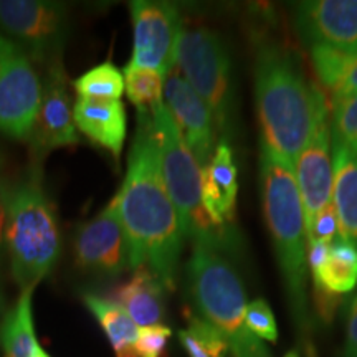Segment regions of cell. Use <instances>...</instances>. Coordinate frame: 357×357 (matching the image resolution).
<instances>
[{
    "mask_svg": "<svg viewBox=\"0 0 357 357\" xmlns=\"http://www.w3.org/2000/svg\"><path fill=\"white\" fill-rule=\"evenodd\" d=\"M116 197L126 235L129 268L147 266L167 291H174L184 235L164 184L151 113L137 111L126 176Z\"/></svg>",
    "mask_w": 357,
    "mask_h": 357,
    "instance_id": "6da1fadb",
    "label": "cell"
},
{
    "mask_svg": "<svg viewBox=\"0 0 357 357\" xmlns=\"http://www.w3.org/2000/svg\"><path fill=\"white\" fill-rule=\"evenodd\" d=\"M255 101L263 146L294 169L326 102L323 91L307 83L291 52L266 43L255 61Z\"/></svg>",
    "mask_w": 357,
    "mask_h": 357,
    "instance_id": "7a4b0ae2",
    "label": "cell"
},
{
    "mask_svg": "<svg viewBox=\"0 0 357 357\" xmlns=\"http://www.w3.org/2000/svg\"><path fill=\"white\" fill-rule=\"evenodd\" d=\"M6 234L10 273L17 287H38L61 257L60 220L50 192L43 181L42 166L30 167L3 184Z\"/></svg>",
    "mask_w": 357,
    "mask_h": 357,
    "instance_id": "3957f363",
    "label": "cell"
},
{
    "mask_svg": "<svg viewBox=\"0 0 357 357\" xmlns=\"http://www.w3.org/2000/svg\"><path fill=\"white\" fill-rule=\"evenodd\" d=\"M263 208L287 288L289 310L310 351L311 319L306 298V223L294 169L261 147Z\"/></svg>",
    "mask_w": 357,
    "mask_h": 357,
    "instance_id": "277c9868",
    "label": "cell"
},
{
    "mask_svg": "<svg viewBox=\"0 0 357 357\" xmlns=\"http://www.w3.org/2000/svg\"><path fill=\"white\" fill-rule=\"evenodd\" d=\"M153 131L158 142L160 171L167 194L176 207L184 238L222 253L238 255L242 240L236 229H222L202 202V167L192 154L167 106L151 111Z\"/></svg>",
    "mask_w": 357,
    "mask_h": 357,
    "instance_id": "5b68a950",
    "label": "cell"
},
{
    "mask_svg": "<svg viewBox=\"0 0 357 357\" xmlns=\"http://www.w3.org/2000/svg\"><path fill=\"white\" fill-rule=\"evenodd\" d=\"M187 287L200 318L229 342L234 357H270L263 341L247 328V294L242 280L227 258L194 243L185 266Z\"/></svg>",
    "mask_w": 357,
    "mask_h": 357,
    "instance_id": "8992f818",
    "label": "cell"
},
{
    "mask_svg": "<svg viewBox=\"0 0 357 357\" xmlns=\"http://www.w3.org/2000/svg\"><path fill=\"white\" fill-rule=\"evenodd\" d=\"M176 68L205 101L217 134L229 139L235 132V88L231 60L222 35L211 29H182L176 48Z\"/></svg>",
    "mask_w": 357,
    "mask_h": 357,
    "instance_id": "52a82bcc",
    "label": "cell"
},
{
    "mask_svg": "<svg viewBox=\"0 0 357 357\" xmlns=\"http://www.w3.org/2000/svg\"><path fill=\"white\" fill-rule=\"evenodd\" d=\"M0 33L35 65L47 68L61 61L71 35V12L55 0H0Z\"/></svg>",
    "mask_w": 357,
    "mask_h": 357,
    "instance_id": "ba28073f",
    "label": "cell"
},
{
    "mask_svg": "<svg viewBox=\"0 0 357 357\" xmlns=\"http://www.w3.org/2000/svg\"><path fill=\"white\" fill-rule=\"evenodd\" d=\"M42 98V78L24 48L0 33V134L29 141Z\"/></svg>",
    "mask_w": 357,
    "mask_h": 357,
    "instance_id": "9c48e42d",
    "label": "cell"
},
{
    "mask_svg": "<svg viewBox=\"0 0 357 357\" xmlns=\"http://www.w3.org/2000/svg\"><path fill=\"white\" fill-rule=\"evenodd\" d=\"M132 56L128 65L154 70L167 78L176 66V48L182 32L178 8L160 0H134Z\"/></svg>",
    "mask_w": 357,
    "mask_h": 357,
    "instance_id": "30bf717a",
    "label": "cell"
},
{
    "mask_svg": "<svg viewBox=\"0 0 357 357\" xmlns=\"http://www.w3.org/2000/svg\"><path fill=\"white\" fill-rule=\"evenodd\" d=\"M73 261L79 271L100 278H116L129 270L126 235L116 195L95 217L77 227Z\"/></svg>",
    "mask_w": 357,
    "mask_h": 357,
    "instance_id": "8fae6325",
    "label": "cell"
},
{
    "mask_svg": "<svg viewBox=\"0 0 357 357\" xmlns=\"http://www.w3.org/2000/svg\"><path fill=\"white\" fill-rule=\"evenodd\" d=\"M68 77L63 61L45 68L42 98L29 137L32 164L42 166L45 158L56 149L79 144V134L73 118V105L68 91Z\"/></svg>",
    "mask_w": 357,
    "mask_h": 357,
    "instance_id": "7c38bea8",
    "label": "cell"
},
{
    "mask_svg": "<svg viewBox=\"0 0 357 357\" xmlns=\"http://www.w3.org/2000/svg\"><path fill=\"white\" fill-rule=\"evenodd\" d=\"M294 177L307 227L316 213L333 202L334 167L331 164V126L328 102H324L316 114L310 139L294 164Z\"/></svg>",
    "mask_w": 357,
    "mask_h": 357,
    "instance_id": "4fadbf2b",
    "label": "cell"
},
{
    "mask_svg": "<svg viewBox=\"0 0 357 357\" xmlns=\"http://www.w3.org/2000/svg\"><path fill=\"white\" fill-rule=\"evenodd\" d=\"M164 100L192 154L199 160L200 167H205L217 147L215 123L208 106L178 73L176 66L164 83Z\"/></svg>",
    "mask_w": 357,
    "mask_h": 357,
    "instance_id": "5bb4252c",
    "label": "cell"
},
{
    "mask_svg": "<svg viewBox=\"0 0 357 357\" xmlns=\"http://www.w3.org/2000/svg\"><path fill=\"white\" fill-rule=\"evenodd\" d=\"M294 24L310 45L357 55V0H312L294 8Z\"/></svg>",
    "mask_w": 357,
    "mask_h": 357,
    "instance_id": "9a60e30c",
    "label": "cell"
},
{
    "mask_svg": "<svg viewBox=\"0 0 357 357\" xmlns=\"http://www.w3.org/2000/svg\"><path fill=\"white\" fill-rule=\"evenodd\" d=\"M238 194V169L234 151L220 141L212 159L202 167V202L212 220L222 229H236L235 205Z\"/></svg>",
    "mask_w": 357,
    "mask_h": 357,
    "instance_id": "2e32d148",
    "label": "cell"
},
{
    "mask_svg": "<svg viewBox=\"0 0 357 357\" xmlns=\"http://www.w3.org/2000/svg\"><path fill=\"white\" fill-rule=\"evenodd\" d=\"M73 118L79 132L119 160L128 136V114L121 100L78 98Z\"/></svg>",
    "mask_w": 357,
    "mask_h": 357,
    "instance_id": "e0dca14e",
    "label": "cell"
},
{
    "mask_svg": "<svg viewBox=\"0 0 357 357\" xmlns=\"http://www.w3.org/2000/svg\"><path fill=\"white\" fill-rule=\"evenodd\" d=\"M166 291L158 276L147 266L132 270V276L118 284L109 300L118 303L131 316L137 328L160 324L166 314Z\"/></svg>",
    "mask_w": 357,
    "mask_h": 357,
    "instance_id": "ac0fdd59",
    "label": "cell"
},
{
    "mask_svg": "<svg viewBox=\"0 0 357 357\" xmlns=\"http://www.w3.org/2000/svg\"><path fill=\"white\" fill-rule=\"evenodd\" d=\"M334 146V207L339 235L357 248V154L341 144Z\"/></svg>",
    "mask_w": 357,
    "mask_h": 357,
    "instance_id": "d6986e66",
    "label": "cell"
},
{
    "mask_svg": "<svg viewBox=\"0 0 357 357\" xmlns=\"http://www.w3.org/2000/svg\"><path fill=\"white\" fill-rule=\"evenodd\" d=\"M37 287L20 289L19 298L2 316L0 346L6 357H32L38 349L33 326V291Z\"/></svg>",
    "mask_w": 357,
    "mask_h": 357,
    "instance_id": "ffe728a7",
    "label": "cell"
},
{
    "mask_svg": "<svg viewBox=\"0 0 357 357\" xmlns=\"http://www.w3.org/2000/svg\"><path fill=\"white\" fill-rule=\"evenodd\" d=\"M314 287L334 294L349 293L357 284V248L337 235L329 245V258L323 266L311 271Z\"/></svg>",
    "mask_w": 357,
    "mask_h": 357,
    "instance_id": "44dd1931",
    "label": "cell"
},
{
    "mask_svg": "<svg viewBox=\"0 0 357 357\" xmlns=\"http://www.w3.org/2000/svg\"><path fill=\"white\" fill-rule=\"evenodd\" d=\"M82 301L86 310L95 316L114 352L134 346L139 328L124 311V307L96 293H83Z\"/></svg>",
    "mask_w": 357,
    "mask_h": 357,
    "instance_id": "7402d4cb",
    "label": "cell"
},
{
    "mask_svg": "<svg viewBox=\"0 0 357 357\" xmlns=\"http://www.w3.org/2000/svg\"><path fill=\"white\" fill-rule=\"evenodd\" d=\"M79 98L89 100H121L124 93V75L113 61H105L84 71L71 83Z\"/></svg>",
    "mask_w": 357,
    "mask_h": 357,
    "instance_id": "603a6c76",
    "label": "cell"
},
{
    "mask_svg": "<svg viewBox=\"0 0 357 357\" xmlns=\"http://www.w3.org/2000/svg\"><path fill=\"white\" fill-rule=\"evenodd\" d=\"M124 89H126L128 100L136 106L137 111H151L162 105L164 83L166 77L154 70L137 68V66H124Z\"/></svg>",
    "mask_w": 357,
    "mask_h": 357,
    "instance_id": "cb8c5ba5",
    "label": "cell"
},
{
    "mask_svg": "<svg viewBox=\"0 0 357 357\" xmlns=\"http://www.w3.org/2000/svg\"><path fill=\"white\" fill-rule=\"evenodd\" d=\"M187 328L178 331V341L187 357H227L229 342L212 324L200 316L187 314Z\"/></svg>",
    "mask_w": 357,
    "mask_h": 357,
    "instance_id": "d4e9b609",
    "label": "cell"
},
{
    "mask_svg": "<svg viewBox=\"0 0 357 357\" xmlns=\"http://www.w3.org/2000/svg\"><path fill=\"white\" fill-rule=\"evenodd\" d=\"M329 124L333 144H341L357 154V93L333 96Z\"/></svg>",
    "mask_w": 357,
    "mask_h": 357,
    "instance_id": "484cf974",
    "label": "cell"
},
{
    "mask_svg": "<svg viewBox=\"0 0 357 357\" xmlns=\"http://www.w3.org/2000/svg\"><path fill=\"white\" fill-rule=\"evenodd\" d=\"M354 56L356 55H352V53L324 47V45L311 47V58L316 75H318L323 86L329 93H333V96L336 95L339 86H341L342 78H344L346 71L349 68L351 61L354 60Z\"/></svg>",
    "mask_w": 357,
    "mask_h": 357,
    "instance_id": "4316f807",
    "label": "cell"
},
{
    "mask_svg": "<svg viewBox=\"0 0 357 357\" xmlns=\"http://www.w3.org/2000/svg\"><path fill=\"white\" fill-rule=\"evenodd\" d=\"M245 321H247V328L250 329V333L260 339V341H278V328H276L273 311H271L270 305L265 300L258 298V300L248 303Z\"/></svg>",
    "mask_w": 357,
    "mask_h": 357,
    "instance_id": "83f0119b",
    "label": "cell"
},
{
    "mask_svg": "<svg viewBox=\"0 0 357 357\" xmlns=\"http://www.w3.org/2000/svg\"><path fill=\"white\" fill-rule=\"evenodd\" d=\"M172 336V329L166 324H154L139 328L137 339L134 342L139 357H169L167 344Z\"/></svg>",
    "mask_w": 357,
    "mask_h": 357,
    "instance_id": "f1b7e54d",
    "label": "cell"
},
{
    "mask_svg": "<svg viewBox=\"0 0 357 357\" xmlns=\"http://www.w3.org/2000/svg\"><path fill=\"white\" fill-rule=\"evenodd\" d=\"M339 231V222L336 207L331 202L326 205L323 211L318 212L312 218L310 225L306 227V238L307 245L323 242V243H333L334 238L337 236Z\"/></svg>",
    "mask_w": 357,
    "mask_h": 357,
    "instance_id": "f546056e",
    "label": "cell"
},
{
    "mask_svg": "<svg viewBox=\"0 0 357 357\" xmlns=\"http://www.w3.org/2000/svg\"><path fill=\"white\" fill-rule=\"evenodd\" d=\"M314 301L318 307L319 318L324 323H331L334 312L337 311V306L341 305V294H334L328 289L314 287Z\"/></svg>",
    "mask_w": 357,
    "mask_h": 357,
    "instance_id": "4dcf8cb0",
    "label": "cell"
},
{
    "mask_svg": "<svg viewBox=\"0 0 357 357\" xmlns=\"http://www.w3.org/2000/svg\"><path fill=\"white\" fill-rule=\"evenodd\" d=\"M344 357H357V294L351 303L349 318H347V337Z\"/></svg>",
    "mask_w": 357,
    "mask_h": 357,
    "instance_id": "1f68e13d",
    "label": "cell"
},
{
    "mask_svg": "<svg viewBox=\"0 0 357 357\" xmlns=\"http://www.w3.org/2000/svg\"><path fill=\"white\" fill-rule=\"evenodd\" d=\"M3 184L6 181H0V316L6 314L7 301L3 294L2 284V257H3V234H6V207H3Z\"/></svg>",
    "mask_w": 357,
    "mask_h": 357,
    "instance_id": "d6a6232c",
    "label": "cell"
},
{
    "mask_svg": "<svg viewBox=\"0 0 357 357\" xmlns=\"http://www.w3.org/2000/svg\"><path fill=\"white\" fill-rule=\"evenodd\" d=\"M329 245L331 243H323V242L307 245V247H310V253H307V265H310L311 271H316L319 266L324 265L326 260H328Z\"/></svg>",
    "mask_w": 357,
    "mask_h": 357,
    "instance_id": "836d02e7",
    "label": "cell"
},
{
    "mask_svg": "<svg viewBox=\"0 0 357 357\" xmlns=\"http://www.w3.org/2000/svg\"><path fill=\"white\" fill-rule=\"evenodd\" d=\"M346 93H357V55L354 56V60L351 61L349 68H347L336 95H346Z\"/></svg>",
    "mask_w": 357,
    "mask_h": 357,
    "instance_id": "e575fe53",
    "label": "cell"
},
{
    "mask_svg": "<svg viewBox=\"0 0 357 357\" xmlns=\"http://www.w3.org/2000/svg\"><path fill=\"white\" fill-rule=\"evenodd\" d=\"M32 357H52V356L48 354L47 351H43V349H42V346H38V349L33 352V356H32Z\"/></svg>",
    "mask_w": 357,
    "mask_h": 357,
    "instance_id": "d590c367",
    "label": "cell"
},
{
    "mask_svg": "<svg viewBox=\"0 0 357 357\" xmlns=\"http://www.w3.org/2000/svg\"><path fill=\"white\" fill-rule=\"evenodd\" d=\"M284 357H300V354H298L296 351H289V352H287V356Z\"/></svg>",
    "mask_w": 357,
    "mask_h": 357,
    "instance_id": "8d00e7d4",
    "label": "cell"
}]
</instances>
